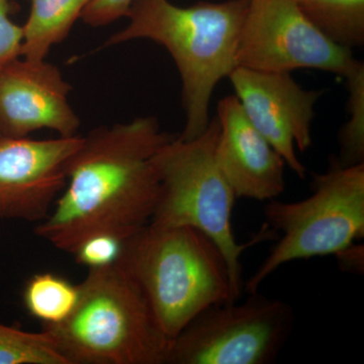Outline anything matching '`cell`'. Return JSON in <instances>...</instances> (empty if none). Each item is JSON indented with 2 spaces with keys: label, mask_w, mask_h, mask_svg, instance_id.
Segmentation results:
<instances>
[{
  "label": "cell",
  "mask_w": 364,
  "mask_h": 364,
  "mask_svg": "<svg viewBox=\"0 0 364 364\" xmlns=\"http://www.w3.org/2000/svg\"><path fill=\"white\" fill-rule=\"evenodd\" d=\"M174 136L152 117L82 136L67 163L65 186L36 234L72 253L90 235L126 239L149 224L160 195L157 156Z\"/></svg>",
  "instance_id": "obj_1"
},
{
  "label": "cell",
  "mask_w": 364,
  "mask_h": 364,
  "mask_svg": "<svg viewBox=\"0 0 364 364\" xmlns=\"http://www.w3.org/2000/svg\"><path fill=\"white\" fill-rule=\"evenodd\" d=\"M247 6L248 0L200 1L188 7L169 0H134L128 26L105 44L148 39L166 48L181 78L186 119L181 140H193L207 130L213 93L237 68Z\"/></svg>",
  "instance_id": "obj_2"
},
{
  "label": "cell",
  "mask_w": 364,
  "mask_h": 364,
  "mask_svg": "<svg viewBox=\"0 0 364 364\" xmlns=\"http://www.w3.org/2000/svg\"><path fill=\"white\" fill-rule=\"evenodd\" d=\"M119 263L143 291L170 341L205 309L233 301L224 255L193 228L149 223L124 239Z\"/></svg>",
  "instance_id": "obj_3"
},
{
  "label": "cell",
  "mask_w": 364,
  "mask_h": 364,
  "mask_svg": "<svg viewBox=\"0 0 364 364\" xmlns=\"http://www.w3.org/2000/svg\"><path fill=\"white\" fill-rule=\"evenodd\" d=\"M78 286L71 315L44 327L67 363L166 364L170 340L119 262L90 269Z\"/></svg>",
  "instance_id": "obj_4"
},
{
  "label": "cell",
  "mask_w": 364,
  "mask_h": 364,
  "mask_svg": "<svg viewBox=\"0 0 364 364\" xmlns=\"http://www.w3.org/2000/svg\"><path fill=\"white\" fill-rule=\"evenodd\" d=\"M218 117L193 140L174 136L157 156L160 195L151 224L191 227L207 235L227 261L232 301L243 289L241 256L254 244L272 238L274 230L264 224L253 240L240 244L235 238L232 215L236 196L215 160L219 136Z\"/></svg>",
  "instance_id": "obj_5"
},
{
  "label": "cell",
  "mask_w": 364,
  "mask_h": 364,
  "mask_svg": "<svg viewBox=\"0 0 364 364\" xmlns=\"http://www.w3.org/2000/svg\"><path fill=\"white\" fill-rule=\"evenodd\" d=\"M263 212L268 226L282 236L246 284L248 294L286 263L336 255L363 239L364 163L343 167L335 160L314 177L312 196L296 203L275 198Z\"/></svg>",
  "instance_id": "obj_6"
},
{
  "label": "cell",
  "mask_w": 364,
  "mask_h": 364,
  "mask_svg": "<svg viewBox=\"0 0 364 364\" xmlns=\"http://www.w3.org/2000/svg\"><path fill=\"white\" fill-rule=\"evenodd\" d=\"M205 309L170 341L166 364H270L294 324L289 304L255 291Z\"/></svg>",
  "instance_id": "obj_7"
},
{
  "label": "cell",
  "mask_w": 364,
  "mask_h": 364,
  "mask_svg": "<svg viewBox=\"0 0 364 364\" xmlns=\"http://www.w3.org/2000/svg\"><path fill=\"white\" fill-rule=\"evenodd\" d=\"M359 62L299 11L294 0H248L237 67L267 72L316 69L346 78Z\"/></svg>",
  "instance_id": "obj_8"
},
{
  "label": "cell",
  "mask_w": 364,
  "mask_h": 364,
  "mask_svg": "<svg viewBox=\"0 0 364 364\" xmlns=\"http://www.w3.org/2000/svg\"><path fill=\"white\" fill-rule=\"evenodd\" d=\"M236 97L261 135L277 150L287 166L301 178L306 167L296 149L312 146V124L320 90H304L291 73L237 67L229 76Z\"/></svg>",
  "instance_id": "obj_9"
},
{
  "label": "cell",
  "mask_w": 364,
  "mask_h": 364,
  "mask_svg": "<svg viewBox=\"0 0 364 364\" xmlns=\"http://www.w3.org/2000/svg\"><path fill=\"white\" fill-rule=\"evenodd\" d=\"M81 141L0 138V220L43 221L65 186L67 163Z\"/></svg>",
  "instance_id": "obj_10"
},
{
  "label": "cell",
  "mask_w": 364,
  "mask_h": 364,
  "mask_svg": "<svg viewBox=\"0 0 364 364\" xmlns=\"http://www.w3.org/2000/svg\"><path fill=\"white\" fill-rule=\"evenodd\" d=\"M71 86L56 66L18 58L0 68V135L26 138L41 129L77 136L80 119L68 102Z\"/></svg>",
  "instance_id": "obj_11"
},
{
  "label": "cell",
  "mask_w": 364,
  "mask_h": 364,
  "mask_svg": "<svg viewBox=\"0 0 364 364\" xmlns=\"http://www.w3.org/2000/svg\"><path fill=\"white\" fill-rule=\"evenodd\" d=\"M215 160L237 198L269 202L286 188L287 164L242 109L236 95L218 104Z\"/></svg>",
  "instance_id": "obj_12"
},
{
  "label": "cell",
  "mask_w": 364,
  "mask_h": 364,
  "mask_svg": "<svg viewBox=\"0 0 364 364\" xmlns=\"http://www.w3.org/2000/svg\"><path fill=\"white\" fill-rule=\"evenodd\" d=\"M31 13L23 26L21 57L44 61L53 46L66 39L91 0H28Z\"/></svg>",
  "instance_id": "obj_13"
},
{
  "label": "cell",
  "mask_w": 364,
  "mask_h": 364,
  "mask_svg": "<svg viewBox=\"0 0 364 364\" xmlns=\"http://www.w3.org/2000/svg\"><path fill=\"white\" fill-rule=\"evenodd\" d=\"M328 39L352 50L364 44V0H294Z\"/></svg>",
  "instance_id": "obj_14"
},
{
  "label": "cell",
  "mask_w": 364,
  "mask_h": 364,
  "mask_svg": "<svg viewBox=\"0 0 364 364\" xmlns=\"http://www.w3.org/2000/svg\"><path fill=\"white\" fill-rule=\"evenodd\" d=\"M79 286L51 272L38 273L26 284L23 303L44 327L64 322L77 305Z\"/></svg>",
  "instance_id": "obj_15"
},
{
  "label": "cell",
  "mask_w": 364,
  "mask_h": 364,
  "mask_svg": "<svg viewBox=\"0 0 364 364\" xmlns=\"http://www.w3.org/2000/svg\"><path fill=\"white\" fill-rule=\"evenodd\" d=\"M0 364H68L51 336L0 324Z\"/></svg>",
  "instance_id": "obj_16"
},
{
  "label": "cell",
  "mask_w": 364,
  "mask_h": 364,
  "mask_svg": "<svg viewBox=\"0 0 364 364\" xmlns=\"http://www.w3.org/2000/svg\"><path fill=\"white\" fill-rule=\"evenodd\" d=\"M348 86L349 119L340 131V154L336 161L348 167L364 163V65L358 66L345 78Z\"/></svg>",
  "instance_id": "obj_17"
},
{
  "label": "cell",
  "mask_w": 364,
  "mask_h": 364,
  "mask_svg": "<svg viewBox=\"0 0 364 364\" xmlns=\"http://www.w3.org/2000/svg\"><path fill=\"white\" fill-rule=\"evenodd\" d=\"M124 241V238L114 234H93L83 239L71 254L88 269L111 267L119 262Z\"/></svg>",
  "instance_id": "obj_18"
},
{
  "label": "cell",
  "mask_w": 364,
  "mask_h": 364,
  "mask_svg": "<svg viewBox=\"0 0 364 364\" xmlns=\"http://www.w3.org/2000/svg\"><path fill=\"white\" fill-rule=\"evenodd\" d=\"M11 0H0V68L21 57L23 45V26L9 18Z\"/></svg>",
  "instance_id": "obj_19"
},
{
  "label": "cell",
  "mask_w": 364,
  "mask_h": 364,
  "mask_svg": "<svg viewBox=\"0 0 364 364\" xmlns=\"http://www.w3.org/2000/svg\"><path fill=\"white\" fill-rule=\"evenodd\" d=\"M134 0H91L80 18L88 26L97 28L128 16Z\"/></svg>",
  "instance_id": "obj_20"
},
{
  "label": "cell",
  "mask_w": 364,
  "mask_h": 364,
  "mask_svg": "<svg viewBox=\"0 0 364 364\" xmlns=\"http://www.w3.org/2000/svg\"><path fill=\"white\" fill-rule=\"evenodd\" d=\"M338 261L340 268L343 272L363 274L364 270V247L361 245L352 244L349 247L340 251L334 255Z\"/></svg>",
  "instance_id": "obj_21"
},
{
  "label": "cell",
  "mask_w": 364,
  "mask_h": 364,
  "mask_svg": "<svg viewBox=\"0 0 364 364\" xmlns=\"http://www.w3.org/2000/svg\"><path fill=\"white\" fill-rule=\"evenodd\" d=\"M0 138H2L1 135H0Z\"/></svg>",
  "instance_id": "obj_22"
}]
</instances>
